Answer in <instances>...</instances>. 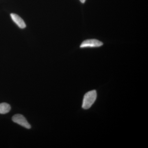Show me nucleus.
Listing matches in <instances>:
<instances>
[{"label":"nucleus","mask_w":148,"mask_h":148,"mask_svg":"<svg viewBox=\"0 0 148 148\" xmlns=\"http://www.w3.org/2000/svg\"><path fill=\"white\" fill-rule=\"evenodd\" d=\"M11 107L8 103H0V114H5L10 111Z\"/></svg>","instance_id":"nucleus-5"},{"label":"nucleus","mask_w":148,"mask_h":148,"mask_svg":"<svg viewBox=\"0 0 148 148\" xmlns=\"http://www.w3.org/2000/svg\"><path fill=\"white\" fill-rule=\"evenodd\" d=\"M12 121L27 129H30L31 125L25 117L20 114L14 115L12 118Z\"/></svg>","instance_id":"nucleus-2"},{"label":"nucleus","mask_w":148,"mask_h":148,"mask_svg":"<svg viewBox=\"0 0 148 148\" xmlns=\"http://www.w3.org/2000/svg\"><path fill=\"white\" fill-rule=\"evenodd\" d=\"M97 98L96 90H92L86 93L83 101L82 108L84 110L90 108Z\"/></svg>","instance_id":"nucleus-1"},{"label":"nucleus","mask_w":148,"mask_h":148,"mask_svg":"<svg viewBox=\"0 0 148 148\" xmlns=\"http://www.w3.org/2000/svg\"><path fill=\"white\" fill-rule=\"evenodd\" d=\"M103 43L96 39H89L86 40L83 42L80 45V48L98 47L102 46Z\"/></svg>","instance_id":"nucleus-3"},{"label":"nucleus","mask_w":148,"mask_h":148,"mask_svg":"<svg viewBox=\"0 0 148 148\" xmlns=\"http://www.w3.org/2000/svg\"><path fill=\"white\" fill-rule=\"evenodd\" d=\"M12 19L14 22L21 29H24L26 27V25L24 20L19 16L15 14L12 13L10 14Z\"/></svg>","instance_id":"nucleus-4"},{"label":"nucleus","mask_w":148,"mask_h":148,"mask_svg":"<svg viewBox=\"0 0 148 148\" xmlns=\"http://www.w3.org/2000/svg\"><path fill=\"white\" fill-rule=\"evenodd\" d=\"M81 2L83 3H85V2L86 1V0H79Z\"/></svg>","instance_id":"nucleus-6"}]
</instances>
